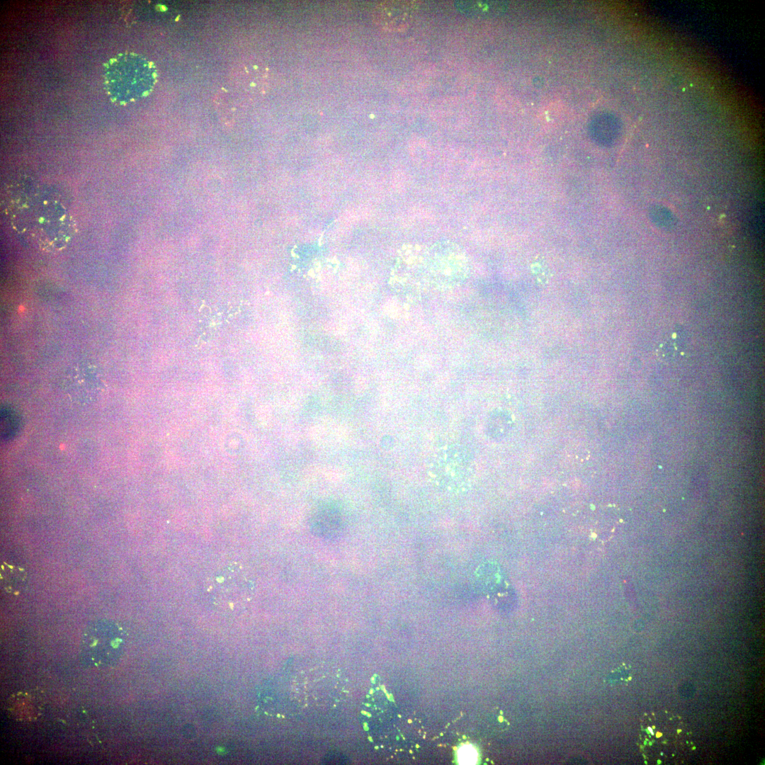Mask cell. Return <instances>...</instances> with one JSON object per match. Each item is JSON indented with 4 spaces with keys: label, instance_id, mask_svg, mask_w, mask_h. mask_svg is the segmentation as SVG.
<instances>
[{
    "label": "cell",
    "instance_id": "4",
    "mask_svg": "<svg viewBox=\"0 0 765 765\" xmlns=\"http://www.w3.org/2000/svg\"><path fill=\"white\" fill-rule=\"evenodd\" d=\"M415 1H390L378 4L373 12L376 24L385 30L396 31L407 27L416 10Z\"/></svg>",
    "mask_w": 765,
    "mask_h": 765
},
{
    "label": "cell",
    "instance_id": "8",
    "mask_svg": "<svg viewBox=\"0 0 765 765\" xmlns=\"http://www.w3.org/2000/svg\"><path fill=\"white\" fill-rule=\"evenodd\" d=\"M653 222L659 227L672 228L675 225V219L672 212L661 205H654L650 212Z\"/></svg>",
    "mask_w": 765,
    "mask_h": 765
},
{
    "label": "cell",
    "instance_id": "6",
    "mask_svg": "<svg viewBox=\"0 0 765 765\" xmlns=\"http://www.w3.org/2000/svg\"><path fill=\"white\" fill-rule=\"evenodd\" d=\"M455 4L461 13L470 17H487L497 13L500 9L499 2L459 1Z\"/></svg>",
    "mask_w": 765,
    "mask_h": 765
},
{
    "label": "cell",
    "instance_id": "1",
    "mask_svg": "<svg viewBox=\"0 0 765 765\" xmlns=\"http://www.w3.org/2000/svg\"><path fill=\"white\" fill-rule=\"evenodd\" d=\"M427 470L430 480L437 487L459 492L471 485L474 464L472 455L465 448L450 445L431 456Z\"/></svg>",
    "mask_w": 765,
    "mask_h": 765
},
{
    "label": "cell",
    "instance_id": "2",
    "mask_svg": "<svg viewBox=\"0 0 765 765\" xmlns=\"http://www.w3.org/2000/svg\"><path fill=\"white\" fill-rule=\"evenodd\" d=\"M429 280L437 288L448 289L463 282L467 275L465 254L454 246H438L426 254Z\"/></svg>",
    "mask_w": 765,
    "mask_h": 765
},
{
    "label": "cell",
    "instance_id": "9",
    "mask_svg": "<svg viewBox=\"0 0 765 765\" xmlns=\"http://www.w3.org/2000/svg\"><path fill=\"white\" fill-rule=\"evenodd\" d=\"M458 761L460 764H472L477 761V752L470 746L461 747L458 752Z\"/></svg>",
    "mask_w": 765,
    "mask_h": 765
},
{
    "label": "cell",
    "instance_id": "5",
    "mask_svg": "<svg viewBox=\"0 0 765 765\" xmlns=\"http://www.w3.org/2000/svg\"><path fill=\"white\" fill-rule=\"evenodd\" d=\"M1 585L7 593L18 594L27 582V573L20 567L4 562L1 567Z\"/></svg>",
    "mask_w": 765,
    "mask_h": 765
},
{
    "label": "cell",
    "instance_id": "10",
    "mask_svg": "<svg viewBox=\"0 0 765 765\" xmlns=\"http://www.w3.org/2000/svg\"><path fill=\"white\" fill-rule=\"evenodd\" d=\"M648 730H649V731L650 732V733H651L652 735H653V734H654V732H653L652 730L651 729V727H648Z\"/></svg>",
    "mask_w": 765,
    "mask_h": 765
},
{
    "label": "cell",
    "instance_id": "3",
    "mask_svg": "<svg viewBox=\"0 0 765 765\" xmlns=\"http://www.w3.org/2000/svg\"><path fill=\"white\" fill-rule=\"evenodd\" d=\"M251 591V581L237 564L217 570L208 582L207 592L217 604L232 606L243 600Z\"/></svg>",
    "mask_w": 765,
    "mask_h": 765
},
{
    "label": "cell",
    "instance_id": "7",
    "mask_svg": "<svg viewBox=\"0 0 765 765\" xmlns=\"http://www.w3.org/2000/svg\"><path fill=\"white\" fill-rule=\"evenodd\" d=\"M341 518L337 511L334 510H325L319 513L315 518L313 524L317 533H334L340 528Z\"/></svg>",
    "mask_w": 765,
    "mask_h": 765
}]
</instances>
